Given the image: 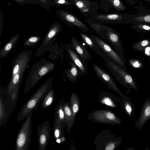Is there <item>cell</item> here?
<instances>
[{"label": "cell", "mask_w": 150, "mask_h": 150, "mask_svg": "<svg viewBox=\"0 0 150 150\" xmlns=\"http://www.w3.org/2000/svg\"><path fill=\"white\" fill-rule=\"evenodd\" d=\"M53 77L49 78L21 108L16 118L18 122L24 120L31 112L37 110L40 103L52 88Z\"/></svg>", "instance_id": "6da1fadb"}, {"label": "cell", "mask_w": 150, "mask_h": 150, "mask_svg": "<svg viewBox=\"0 0 150 150\" xmlns=\"http://www.w3.org/2000/svg\"><path fill=\"white\" fill-rule=\"evenodd\" d=\"M55 67L52 62L42 59L32 67L25 81L24 89L25 93L33 88L44 76L52 71Z\"/></svg>", "instance_id": "7a4b0ae2"}, {"label": "cell", "mask_w": 150, "mask_h": 150, "mask_svg": "<svg viewBox=\"0 0 150 150\" xmlns=\"http://www.w3.org/2000/svg\"><path fill=\"white\" fill-rule=\"evenodd\" d=\"M94 30L101 38L109 42L115 52L125 61L120 36L114 28L99 23L96 25Z\"/></svg>", "instance_id": "3957f363"}, {"label": "cell", "mask_w": 150, "mask_h": 150, "mask_svg": "<svg viewBox=\"0 0 150 150\" xmlns=\"http://www.w3.org/2000/svg\"><path fill=\"white\" fill-rule=\"evenodd\" d=\"M105 62L107 67L118 82L129 90L138 91L136 82L130 74L110 61Z\"/></svg>", "instance_id": "277c9868"}, {"label": "cell", "mask_w": 150, "mask_h": 150, "mask_svg": "<svg viewBox=\"0 0 150 150\" xmlns=\"http://www.w3.org/2000/svg\"><path fill=\"white\" fill-rule=\"evenodd\" d=\"M30 113L20 127L16 139V150H28L30 144L32 132V115Z\"/></svg>", "instance_id": "5b68a950"}, {"label": "cell", "mask_w": 150, "mask_h": 150, "mask_svg": "<svg viewBox=\"0 0 150 150\" xmlns=\"http://www.w3.org/2000/svg\"><path fill=\"white\" fill-rule=\"evenodd\" d=\"M23 54L20 68L17 73L11 79L5 89V93L10 95L17 87L20 86L24 73L28 67L32 55L30 50H23Z\"/></svg>", "instance_id": "8992f818"}, {"label": "cell", "mask_w": 150, "mask_h": 150, "mask_svg": "<svg viewBox=\"0 0 150 150\" xmlns=\"http://www.w3.org/2000/svg\"><path fill=\"white\" fill-rule=\"evenodd\" d=\"M91 38L99 47L101 50L105 55L103 59L108 60L117 65L126 71L127 70L125 61L108 44L99 37L92 35Z\"/></svg>", "instance_id": "52a82bcc"}, {"label": "cell", "mask_w": 150, "mask_h": 150, "mask_svg": "<svg viewBox=\"0 0 150 150\" xmlns=\"http://www.w3.org/2000/svg\"><path fill=\"white\" fill-rule=\"evenodd\" d=\"M101 23L125 24L132 23V16L127 13H109L93 14L89 17Z\"/></svg>", "instance_id": "ba28073f"}, {"label": "cell", "mask_w": 150, "mask_h": 150, "mask_svg": "<svg viewBox=\"0 0 150 150\" xmlns=\"http://www.w3.org/2000/svg\"><path fill=\"white\" fill-rule=\"evenodd\" d=\"M59 24L53 26L45 36L40 46L38 49L35 55L39 56L47 51L54 42L57 34L62 30Z\"/></svg>", "instance_id": "9c48e42d"}, {"label": "cell", "mask_w": 150, "mask_h": 150, "mask_svg": "<svg viewBox=\"0 0 150 150\" xmlns=\"http://www.w3.org/2000/svg\"><path fill=\"white\" fill-rule=\"evenodd\" d=\"M74 5L85 17L89 18L91 15L97 13L99 8L97 1L90 0H72Z\"/></svg>", "instance_id": "30bf717a"}, {"label": "cell", "mask_w": 150, "mask_h": 150, "mask_svg": "<svg viewBox=\"0 0 150 150\" xmlns=\"http://www.w3.org/2000/svg\"><path fill=\"white\" fill-rule=\"evenodd\" d=\"M91 117L96 122L105 124H120V119L113 113L108 111L98 110L93 112Z\"/></svg>", "instance_id": "8fae6325"}, {"label": "cell", "mask_w": 150, "mask_h": 150, "mask_svg": "<svg viewBox=\"0 0 150 150\" xmlns=\"http://www.w3.org/2000/svg\"><path fill=\"white\" fill-rule=\"evenodd\" d=\"M37 137L39 150H45L51 137L49 122L46 120L38 126Z\"/></svg>", "instance_id": "7c38bea8"}, {"label": "cell", "mask_w": 150, "mask_h": 150, "mask_svg": "<svg viewBox=\"0 0 150 150\" xmlns=\"http://www.w3.org/2000/svg\"><path fill=\"white\" fill-rule=\"evenodd\" d=\"M92 67L96 76L109 88L112 89L119 95L122 93L117 87L113 79L110 74L98 66L93 64Z\"/></svg>", "instance_id": "4fadbf2b"}, {"label": "cell", "mask_w": 150, "mask_h": 150, "mask_svg": "<svg viewBox=\"0 0 150 150\" xmlns=\"http://www.w3.org/2000/svg\"><path fill=\"white\" fill-rule=\"evenodd\" d=\"M65 48L72 61L79 69L80 74H86L88 71V66L81 57L77 53L71 44H67Z\"/></svg>", "instance_id": "5bb4252c"}, {"label": "cell", "mask_w": 150, "mask_h": 150, "mask_svg": "<svg viewBox=\"0 0 150 150\" xmlns=\"http://www.w3.org/2000/svg\"><path fill=\"white\" fill-rule=\"evenodd\" d=\"M60 14L63 20L69 26L76 27L84 32L89 31L88 26L74 14L65 11H62Z\"/></svg>", "instance_id": "9a60e30c"}, {"label": "cell", "mask_w": 150, "mask_h": 150, "mask_svg": "<svg viewBox=\"0 0 150 150\" xmlns=\"http://www.w3.org/2000/svg\"><path fill=\"white\" fill-rule=\"evenodd\" d=\"M150 120V100L146 98L142 106L140 116L134 123L136 128L140 130L146 122Z\"/></svg>", "instance_id": "2e32d148"}, {"label": "cell", "mask_w": 150, "mask_h": 150, "mask_svg": "<svg viewBox=\"0 0 150 150\" xmlns=\"http://www.w3.org/2000/svg\"><path fill=\"white\" fill-rule=\"evenodd\" d=\"M99 7L104 12H108L110 8L120 11L125 10L126 6L120 0H99Z\"/></svg>", "instance_id": "e0dca14e"}, {"label": "cell", "mask_w": 150, "mask_h": 150, "mask_svg": "<svg viewBox=\"0 0 150 150\" xmlns=\"http://www.w3.org/2000/svg\"><path fill=\"white\" fill-rule=\"evenodd\" d=\"M71 45L77 53L85 61H90L92 57L86 48L75 38L71 39Z\"/></svg>", "instance_id": "ac0fdd59"}, {"label": "cell", "mask_w": 150, "mask_h": 150, "mask_svg": "<svg viewBox=\"0 0 150 150\" xmlns=\"http://www.w3.org/2000/svg\"><path fill=\"white\" fill-rule=\"evenodd\" d=\"M79 106V99L76 94L73 93L71 96L70 98V106L72 112L71 119L67 125V132L69 133L73 125L76 116L78 111Z\"/></svg>", "instance_id": "d6986e66"}, {"label": "cell", "mask_w": 150, "mask_h": 150, "mask_svg": "<svg viewBox=\"0 0 150 150\" xmlns=\"http://www.w3.org/2000/svg\"><path fill=\"white\" fill-rule=\"evenodd\" d=\"M4 89L1 88L0 89V127L5 124L7 122L10 114L5 105L4 101Z\"/></svg>", "instance_id": "ffe728a7"}, {"label": "cell", "mask_w": 150, "mask_h": 150, "mask_svg": "<svg viewBox=\"0 0 150 150\" xmlns=\"http://www.w3.org/2000/svg\"><path fill=\"white\" fill-rule=\"evenodd\" d=\"M65 102L63 100L60 101L56 108L53 126L61 125L65 122V116L64 108Z\"/></svg>", "instance_id": "44dd1931"}, {"label": "cell", "mask_w": 150, "mask_h": 150, "mask_svg": "<svg viewBox=\"0 0 150 150\" xmlns=\"http://www.w3.org/2000/svg\"><path fill=\"white\" fill-rule=\"evenodd\" d=\"M20 34H17L12 37L0 50V57L5 58L13 49L18 40Z\"/></svg>", "instance_id": "7402d4cb"}, {"label": "cell", "mask_w": 150, "mask_h": 150, "mask_svg": "<svg viewBox=\"0 0 150 150\" xmlns=\"http://www.w3.org/2000/svg\"><path fill=\"white\" fill-rule=\"evenodd\" d=\"M70 67L66 69L64 73L66 77L70 81L76 82L81 75L80 71L76 65L72 62H69Z\"/></svg>", "instance_id": "603a6c76"}, {"label": "cell", "mask_w": 150, "mask_h": 150, "mask_svg": "<svg viewBox=\"0 0 150 150\" xmlns=\"http://www.w3.org/2000/svg\"><path fill=\"white\" fill-rule=\"evenodd\" d=\"M120 96L122 98V104L127 114L131 117L134 112V106L132 101L127 96L122 93Z\"/></svg>", "instance_id": "cb8c5ba5"}, {"label": "cell", "mask_w": 150, "mask_h": 150, "mask_svg": "<svg viewBox=\"0 0 150 150\" xmlns=\"http://www.w3.org/2000/svg\"><path fill=\"white\" fill-rule=\"evenodd\" d=\"M66 125L67 124L65 122H64L61 125L53 126V136L55 140L57 143H60L62 142H63L65 140L64 137V133L63 130Z\"/></svg>", "instance_id": "d4e9b609"}, {"label": "cell", "mask_w": 150, "mask_h": 150, "mask_svg": "<svg viewBox=\"0 0 150 150\" xmlns=\"http://www.w3.org/2000/svg\"><path fill=\"white\" fill-rule=\"evenodd\" d=\"M80 34L83 42L85 45L100 56L102 51L98 45L90 37H89L84 33L81 32L80 33Z\"/></svg>", "instance_id": "484cf974"}, {"label": "cell", "mask_w": 150, "mask_h": 150, "mask_svg": "<svg viewBox=\"0 0 150 150\" xmlns=\"http://www.w3.org/2000/svg\"><path fill=\"white\" fill-rule=\"evenodd\" d=\"M55 91L54 88H51L43 98L41 107L47 108L53 103L54 101Z\"/></svg>", "instance_id": "4316f807"}, {"label": "cell", "mask_w": 150, "mask_h": 150, "mask_svg": "<svg viewBox=\"0 0 150 150\" xmlns=\"http://www.w3.org/2000/svg\"><path fill=\"white\" fill-rule=\"evenodd\" d=\"M148 46H150V39H144L134 43L132 48L135 51L143 52Z\"/></svg>", "instance_id": "83f0119b"}, {"label": "cell", "mask_w": 150, "mask_h": 150, "mask_svg": "<svg viewBox=\"0 0 150 150\" xmlns=\"http://www.w3.org/2000/svg\"><path fill=\"white\" fill-rule=\"evenodd\" d=\"M132 23H143L150 24V14L132 16Z\"/></svg>", "instance_id": "f1b7e54d"}, {"label": "cell", "mask_w": 150, "mask_h": 150, "mask_svg": "<svg viewBox=\"0 0 150 150\" xmlns=\"http://www.w3.org/2000/svg\"><path fill=\"white\" fill-rule=\"evenodd\" d=\"M64 108L65 116V122L67 126L72 117V112L70 105L68 102H65L64 105Z\"/></svg>", "instance_id": "f546056e"}, {"label": "cell", "mask_w": 150, "mask_h": 150, "mask_svg": "<svg viewBox=\"0 0 150 150\" xmlns=\"http://www.w3.org/2000/svg\"><path fill=\"white\" fill-rule=\"evenodd\" d=\"M149 24L143 23H137L134 24L132 25L131 27L138 31L145 32L150 31V25Z\"/></svg>", "instance_id": "4dcf8cb0"}, {"label": "cell", "mask_w": 150, "mask_h": 150, "mask_svg": "<svg viewBox=\"0 0 150 150\" xmlns=\"http://www.w3.org/2000/svg\"><path fill=\"white\" fill-rule=\"evenodd\" d=\"M41 37L32 36L28 38L24 42L23 44L25 46L30 47L34 46L37 44L40 40Z\"/></svg>", "instance_id": "1f68e13d"}, {"label": "cell", "mask_w": 150, "mask_h": 150, "mask_svg": "<svg viewBox=\"0 0 150 150\" xmlns=\"http://www.w3.org/2000/svg\"><path fill=\"white\" fill-rule=\"evenodd\" d=\"M131 66L133 67L141 69L143 67L142 63L139 60L135 59H130L128 60Z\"/></svg>", "instance_id": "d6a6232c"}, {"label": "cell", "mask_w": 150, "mask_h": 150, "mask_svg": "<svg viewBox=\"0 0 150 150\" xmlns=\"http://www.w3.org/2000/svg\"><path fill=\"white\" fill-rule=\"evenodd\" d=\"M121 140L117 141L115 142L108 144L105 147V150H113L116 146L118 145L121 142Z\"/></svg>", "instance_id": "836d02e7"}, {"label": "cell", "mask_w": 150, "mask_h": 150, "mask_svg": "<svg viewBox=\"0 0 150 150\" xmlns=\"http://www.w3.org/2000/svg\"><path fill=\"white\" fill-rule=\"evenodd\" d=\"M144 52L145 55L149 57L150 56V46L146 47Z\"/></svg>", "instance_id": "e575fe53"}, {"label": "cell", "mask_w": 150, "mask_h": 150, "mask_svg": "<svg viewBox=\"0 0 150 150\" xmlns=\"http://www.w3.org/2000/svg\"><path fill=\"white\" fill-rule=\"evenodd\" d=\"M105 103L108 105H111V102L108 99H106L105 100Z\"/></svg>", "instance_id": "d590c367"}, {"label": "cell", "mask_w": 150, "mask_h": 150, "mask_svg": "<svg viewBox=\"0 0 150 150\" xmlns=\"http://www.w3.org/2000/svg\"><path fill=\"white\" fill-rule=\"evenodd\" d=\"M134 149V148H129L127 149L126 150H133Z\"/></svg>", "instance_id": "8d00e7d4"}, {"label": "cell", "mask_w": 150, "mask_h": 150, "mask_svg": "<svg viewBox=\"0 0 150 150\" xmlns=\"http://www.w3.org/2000/svg\"><path fill=\"white\" fill-rule=\"evenodd\" d=\"M144 1L146 2H147L150 1V0H144Z\"/></svg>", "instance_id": "74e56055"}, {"label": "cell", "mask_w": 150, "mask_h": 150, "mask_svg": "<svg viewBox=\"0 0 150 150\" xmlns=\"http://www.w3.org/2000/svg\"><path fill=\"white\" fill-rule=\"evenodd\" d=\"M40 1H42L43 2H45V0H40Z\"/></svg>", "instance_id": "f35d334b"}, {"label": "cell", "mask_w": 150, "mask_h": 150, "mask_svg": "<svg viewBox=\"0 0 150 150\" xmlns=\"http://www.w3.org/2000/svg\"><path fill=\"white\" fill-rule=\"evenodd\" d=\"M149 59L150 60V56H149Z\"/></svg>", "instance_id": "ab89813d"}, {"label": "cell", "mask_w": 150, "mask_h": 150, "mask_svg": "<svg viewBox=\"0 0 150 150\" xmlns=\"http://www.w3.org/2000/svg\"><path fill=\"white\" fill-rule=\"evenodd\" d=\"M72 0H70V1H72Z\"/></svg>", "instance_id": "60d3db41"}]
</instances>
